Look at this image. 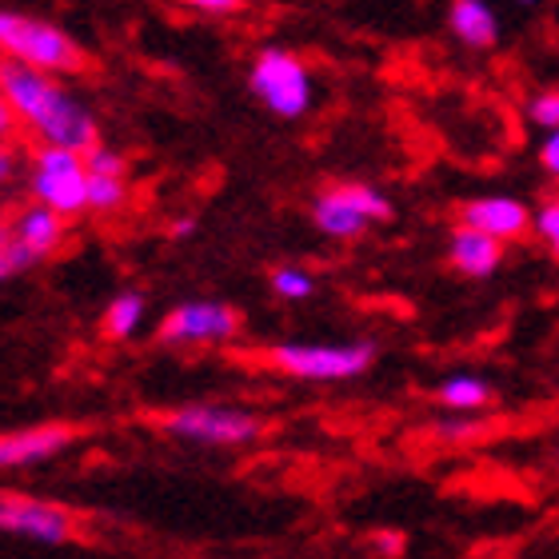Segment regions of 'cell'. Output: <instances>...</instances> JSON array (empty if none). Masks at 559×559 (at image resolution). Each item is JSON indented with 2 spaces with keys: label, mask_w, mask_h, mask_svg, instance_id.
Returning a JSON list of instances; mask_svg holds the SVG:
<instances>
[{
  "label": "cell",
  "mask_w": 559,
  "mask_h": 559,
  "mask_svg": "<svg viewBox=\"0 0 559 559\" xmlns=\"http://www.w3.org/2000/svg\"><path fill=\"white\" fill-rule=\"evenodd\" d=\"M0 96L9 100L16 129H28L45 148H69L88 152L100 144V124H96L93 108L81 96L64 88L57 76L33 72L24 64H4L0 69Z\"/></svg>",
  "instance_id": "cell-1"
},
{
  "label": "cell",
  "mask_w": 559,
  "mask_h": 559,
  "mask_svg": "<svg viewBox=\"0 0 559 559\" xmlns=\"http://www.w3.org/2000/svg\"><path fill=\"white\" fill-rule=\"evenodd\" d=\"M0 52L12 64L45 76H76L88 69V52L69 28L16 9H0Z\"/></svg>",
  "instance_id": "cell-2"
},
{
  "label": "cell",
  "mask_w": 559,
  "mask_h": 559,
  "mask_svg": "<svg viewBox=\"0 0 559 559\" xmlns=\"http://www.w3.org/2000/svg\"><path fill=\"white\" fill-rule=\"evenodd\" d=\"M248 93L257 96L272 117L300 120V117H308V108H312V100H316L312 69H308V60H304L300 52L269 45L252 57V69H248Z\"/></svg>",
  "instance_id": "cell-3"
},
{
  "label": "cell",
  "mask_w": 559,
  "mask_h": 559,
  "mask_svg": "<svg viewBox=\"0 0 559 559\" xmlns=\"http://www.w3.org/2000/svg\"><path fill=\"white\" fill-rule=\"evenodd\" d=\"M269 368L304 380V384H344L356 380L376 364V344L372 340H348V344H272L269 348Z\"/></svg>",
  "instance_id": "cell-4"
},
{
  "label": "cell",
  "mask_w": 559,
  "mask_h": 559,
  "mask_svg": "<svg viewBox=\"0 0 559 559\" xmlns=\"http://www.w3.org/2000/svg\"><path fill=\"white\" fill-rule=\"evenodd\" d=\"M28 192L36 204H45L48 212H57L64 221L88 212V168H84L81 152L69 148H45L36 144L28 156Z\"/></svg>",
  "instance_id": "cell-5"
},
{
  "label": "cell",
  "mask_w": 559,
  "mask_h": 559,
  "mask_svg": "<svg viewBox=\"0 0 559 559\" xmlns=\"http://www.w3.org/2000/svg\"><path fill=\"white\" fill-rule=\"evenodd\" d=\"M160 428L176 440L204 443V448H240L264 436V419L257 412L233 408V404H185L168 412Z\"/></svg>",
  "instance_id": "cell-6"
},
{
  "label": "cell",
  "mask_w": 559,
  "mask_h": 559,
  "mask_svg": "<svg viewBox=\"0 0 559 559\" xmlns=\"http://www.w3.org/2000/svg\"><path fill=\"white\" fill-rule=\"evenodd\" d=\"M392 216V200L372 185H332L312 204V224L328 240H356L368 224Z\"/></svg>",
  "instance_id": "cell-7"
},
{
  "label": "cell",
  "mask_w": 559,
  "mask_h": 559,
  "mask_svg": "<svg viewBox=\"0 0 559 559\" xmlns=\"http://www.w3.org/2000/svg\"><path fill=\"white\" fill-rule=\"evenodd\" d=\"M156 336L173 348H216L240 336V312L224 300H185L164 316Z\"/></svg>",
  "instance_id": "cell-8"
},
{
  "label": "cell",
  "mask_w": 559,
  "mask_h": 559,
  "mask_svg": "<svg viewBox=\"0 0 559 559\" xmlns=\"http://www.w3.org/2000/svg\"><path fill=\"white\" fill-rule=\"evenodd\" d=\"M0 532L33 544H69L76 520L60 503L36 500L24 491H0Z\"/></svg>",
  "instance_id": "cell-9"
},
{
  "label": "cell",
  "mask_w": 559,
  "mask_h": 559,
  "mask_svg": "<svg viewBox=\"0 0 559 559\" xmlns=\"http://www.w3.org/2000/svg\"><path fill=\"white\" fill-rule=\"evenodd\" d=\"M72 440H76V428H72V424H33V428L0 431V472L48 464V460H57Z\"/></svg>",
  "instance_id": "cell-10"
},
{
  "label": "cell",
  "mask_w": 559,
  "mask_h": 559,
  "mask_svg": "<svg viewBox=\"0 0 559 559\" xmlns=\"http://www.w3.org/2000/svg\"><path fill=\"white\" fill-rule=\"evenodd\" d=\"M532 216H536V212L515 197H476L460 204V224L491 236V240H500V245L524 240V236L532 233Z\"/></svg>",
  "instance_id": "cell-11"
},
{
  "label": "cell",
  "mask_w": 559,
  "mask_h": 559,
  "mask_svg": "<svg viewBox=\"0 0 559 559\" xmlns=\"http://www.w3.org/2000/svg\"><path fill=\"white\" fill-rule=\"evenodd\" d=\"M9 233H12V240H16V248L28 257V264H36V260L60 252V245L69 240V221L57 216V212H48L45 204H24V209L12 216Z\"/></svg>",
  "instance_id": "cell-12"
},
{
  "label": "cell",
  "mask_w": 559,
  "mask_h": 559,
  "mask_svg": "<svg viewBox=\"0 0 559 559\" xmlns=\"http://www.w3.org/2000/svg\"><path fill=\"white\" fill-rule=\"evenodd\" d=\"M448 260H452V269L460 272V276L484 280L503 264V245L491 240V236L476 233V228L455 224L452 240H448Z\"/></svg>",
  "instance_id": "cell-13"
},
{
  "label": "cell",
  "mask_w": 559,
  "mask_h": 559,
  "mask_svg": "<svg viewBox=\"0 0 559 559\" xmlns=\"http://www.w3.org/2000/svg\"><path fill=\"white\" fill-rule=\"evenodd\" d=\"M448 24L455 40H464L467 48H496L500 40V16L484 0H455L448 9Z\"/></svg>",
  "instance_id": "cell-14"
},
{
  "label": "cell",
  "mask_w": 559,
  "mask_h": 559,
  "mask_svg": "<svg viewBox=\"0 0 559 559\" xmlns=\"http://www.w3.org/2000/svg\"><path fill=\"white\" fill-rule=\"evenodd\" d=\"M436 400L452 412H479V408H488L491 404V384L484 380V376L455 372L436 388Z\"/></svg>",
  "instance_id": "cell-15"
},
{
  "label": "cell",
  "mask_w": 559,
  "mask_h": 559,
  "mask_svg": "<svg viewBox=\"0 0 559 559\" xmlns=\"http://www.w3.org/2000/svg\"><path fill=\"white\" fill-rule=\"evenodd\" d=\"M144 316H148V304H144V296L140 292H117L112 296V304H108L105 312V336L108 340H132L140 332V324H144Z\"/></svg>",
  "instance_id": "cell-16"
},
{
  "label": "cell",
  "mask_w": 559,
  "mask_h": 559,
  "mask_svg": "<svg viewBox=\"0 0 559 559\" xmlns=\"http://www.w3.org/2000/svg\"><path fill=\"white\" fill-rule=\"evenodd\" d=\"M269 284H272V292H276V300H288V304L308 300L316 292V276L304 269V264H276Z\"/></svg>",
  "instance_id": "cell-17"
},
{
  "label": "cell",
  "mask_w": 559,
  "mask_h": 559,
  "mask_svg": "<svg viewBox=\"0 0 559 559\" xmlns=\"http://www.w3.org/2000/svg\"><path fill=\"white\" fill-rule=\"evenodd\" d=\"M129 204V180H112V176H88V212L112 216Z\"/></svg>",
  "instance_id": "cell-18"
},
{
  "label": "cell",
  "mask_w": 559,
  "mask_h": 559,
  "mask_svg": "<svg viewBox=\"0 0 559 559\" xmlns=\"http://www.w3.org/2000/svg\"><path fill=\"white\" fill-rule=\"evenodd\" d=\"M532 233L539 236V245L551 260L559 264V192L539 204V212L532 216Z\"/></svg>",
  "instance_id": "cell-19"
},
{
  "label": "cell",
  "mask_w": 559,
  "mask_h": 559,
  "mask_svg": "<svg viewBox=\"0 0 559 559\" xmlns=\"http://www.w3.org/2000/svg\"><path fill=\"white\" fill-rule=\"evenodd\" d=\"M84 168H88V176H112V180H129V160H124V152L108 148V144H96V148L84 152Z\"/></svg>",
  "instance_id": "cell-20"
},
{
  "label": "cell",
  "mask_w": 559,
  "mask_h": 559,
  "mask_svg": "<svg viewBox=\"0 0 559 559\" xmlns=\"http://www.w3.org/2000/svg\"><path fill=\"white\" fill-rule=\"evenodd\" d=\"M527 120L539 124V129L559 132V88H544L527 100Z\"/></svg>",
  "instance_id": "cell-21"
},
{
  "label": "cell",
  "mask_w": 559,
  "mask_h": 559,
  "mask_svg": "<svg viewBox=\"0 0 559 559\" xmlns=\"http://www.w3.org/2000/svg\"><path fill=\"white\" fill-rule=\"evenodd\" d=\"M21 269H28V257H24L21 248H16V240H12V233L0 224V280L16 276Z\"/></svg>",
  "instance_id": "cell-22"
},
{
  "label": "cell",
  "mask_w": 559,
  "mask_h": 559,
  "mask_svg": "<svg viewBox=\"0 0 559 559\" xmlns=\"http://www.w3.org/2000/svg\"><path fill=\"white\" fill-rule=\"evenodd\" d=\"M539 168H544L551 180H559V132H548V140L539 144Z\"/></svg>",
  "instance_id": "cell-23"
},
{
  "label": "cell",
  "mask_w": 559,
  "mask_h": 559,
  "mask_svg": "<svg viewBox=\"0 0 559 559\" xmlns=\"http://www.w3.org/2000/svg\"><path fill=\"white\" fill-rule=\"evenodd\" d=\"M240 9H245L240 0H192V12H204V16H228Z\"/></svg>",
  "instance_id": "cell-24"
},
{
  "label": "cell",
  "mask_w": 559,
  "mask_h": 559,
  "mask_svg": "<svg viewBox=\"0 0 559 559\" xmlns=\"http://www.w3.org/2000/svg\"><path fill=\"white\" fill-rule=\"evenodd\" d=\"M12 173H16V152H12L9 144H0V188L9 185Z\"/></svg>",
  "instance_id": "cell-25"
},
{
  "label": "cell",
  "mask_w": 559,
  "mask_h": 559,
  "mask_svg": "<svg viewBox=\"0 0 559 559\" xmlns=\"http://www.w3.org/2000/svg\"><path fill=\"white\" fill-rule=\"evenodd\" d=\"M16 132V117H12V108L9 100L0 96V144H9V136Z\"/></svg>",
  "instance_id": "cell-26"
},
{
  "label": "cell",
  "mask_w": 559,
  "mask_h": 559,
  "mask_svg": "<svg viewBox=\"0 0 559 559\" xmlns=\"http://www.w3.org/2000/svg\"><path fill=\"white\" fill-rule=\"evenodd\" d=\"M168 233H173V240H185L188 233H197V221H192V216H180V221H173Z\"/></svg>",
  "instance_id": "cell-27"
},
{
  "label": "cell",
  "mask_w": 559,
  "mask_h": 559,
  "mask_svg": "<svg viewBox=\"0 0 559 559\" xmlns=\"http://www.w3.org/2000/svg\"><path fill=\"white\" fill-rule=\"evenodd\" d=\"M4 64H9V60H4V52H0V69H4Z\"/></svg>",
  "instance_id": "cell-28"
}]
</instances>
